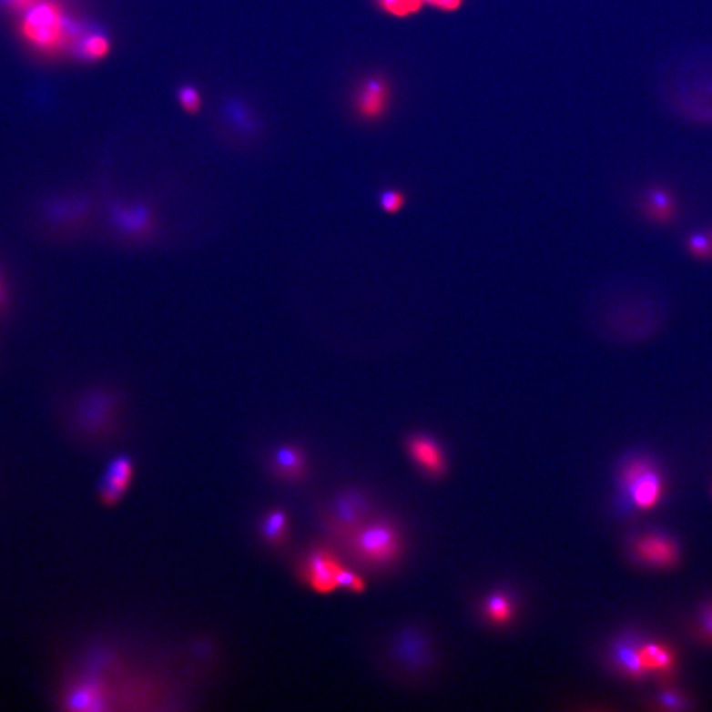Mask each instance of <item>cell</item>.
<instances>
[{"instance_id":"cell-1","label":"cell","mask_w":712,"mask_h":712,"mask_svg":"<svg viewBox=\"0 0 712 712\" xmlns=\"http://www.w3.org/2000/svg\"><path fill=\"white\" fill-rule=\"evenodd\" d=\"M128 396L113 382H99L76 397L75 421L90 435H110L117 431L127 408Z\"/></svg>"},{"instance_id":"cell-2","label":"cell","mask_w":712,"mask_h":712,"mask_svg":"<svg viewBox=\"0 0 712 712\" xmlns=\"http://www.w3.org/2000/svg\"><path fill=\"white\" fill-rule=\"evenodd\" d=\"M356 561L372 569L392 565L402 552L399 528L385 519H369L341 535Z\"/></svg>"},{"instance_id":"cell-3","label":"cell","mask_w":712,"mask_h":712,"mask_svg":"<svg viewBox=\"0 0 712 712\" xmlns=\"http://www.w3.org/2000/svg\"><path fill=\"white\" fill-rule=\"evenodd\" d=\"M105 219L110 237L122 246H148L160 235V218L155 208L144 201L111 202Z\"/></svg>"},{"instance_id":"cell-4","label":"cell","mask_w":712,"mask_h":712,"mask_svg":"<svg viewBox=\"0 0 712 712\" xmlns=\"http://www.w3.org/2000/svg\"><path fill=\"white\" fill-rule=\"evenodd\" d=\"M23 37L41 51H57L69 41V22L58 3L38 2L26 11L22 25Z\"/></svg>"},{"instance_id":"cell-5","label":"cell","mask_w":712,"mask_h":712,"mask_svg":"<svg viewBox=\"0 0 712 712\" xmlns=\"http://www.w3.org/2000/svg\"><path fill=\"white\" fill-rule=\"evenodd\" d=\"M390 649L393 661L412 673L425 672L434 660L431 640L414 626H408L396 634Z\"/></svg>"},{"instance_id":"cell-6","label":"cell","mask_w":712,"mask_h":712,"mask_svg":"<svg viewBox=\"0 0 712 712\" xmlns=\"http://www.w3.org/2000/svg\"><path fill=\"white\" fill-rule=\"evenodd\" d=\"M623 484L631 502L641 511L655 508L664 493L660 473L646 461H634L626 464L623 473Z\"/></svg>"},{"instance_id":"cell-7","label":"cell","mask_w":712,"mask_h":712,"mask_svg":"<svg viewBox=\"0 0 712 712\" xmlns=\"http://www.w3.org/2000/svg\"><path fill=\"white\" fill-rule=\"evenodd\" d=\"M342 566L340 558L326 546H314L300 564V576L316 593L337 590V573Z\"/></svg>"},{"instance_id":"cell-8","label":"cell","mask_w":712,"mask_h":712,"mask_svg":"<svg viewBox=\"0 0 712 712\" xmlns=\"http://www.w3.org/2000/svg\"><path fill=\"white\" fill-rule=\"evenodd\" d=\"M407 453L416 466L432 478H440L446 473L445 453L432 435L416 432L408 437Z\"/></svg>"},{"instance_id":"cell-9","label":"cell","mask_w":712,"mask_h":712,"mask_svg":"<svg viewBox=\"0 0 712 712\" xmlns=\"http://www.w3.org/2000/svg\"><path fill=\"white\" fill-rule=\"evenodd\" d=\"M369 519V503L359 491H344L332 504L331 524L335 534H347Z\"/></svg>"},{"instance_id":"cell-10","label":"cell","mask_w":712,"mask_h":712,"mask_svg":"<svg viewBox=\"0 0 712 712\" xmlns=\"http://www.w3.org/2000/svg\"><path fill=\"white\" fill-rule=\"evenodd\" d=\"M134 478V463L127 455H117L108 464L101 484L99 496L103 504L113 507L127 493Z\"/></svg>"},{"instance_id":"cell-11","label":"cell","mask_w":712,"mask_h":712,"mask_svg":"<svg viewBox=\"0 0 712 712\" xmlns=\"http://www.w3.org/2000/svg\"><path fill=\"white\" fill-rule=\"evenodd\" d=\"M270 469L282 482L301 481L308 471L304 450L296 443H284L276 447L270 454Z\"/></svg>"},{"instance_id":"cell-12","label":"cell","mask_w":712,"mask_h":712,"mask_svg":"<svg viewBox=\"0 0 712 712\" xmlns=\"http://www.w3.org/2000/svg\"><path fill=\"white\" fill-rule=\"evenodd\" d=\"M635 553L641 561L655 567H670L678 560L675 543L658 534L644 535L637 540Z\"/></svg>"},{"instance_id":"cell-13","label":"cell","mask_w":712,"mask_h":712,"mask_svg":"<svg viewBox=\"0 0 712 712\" xmlns=\"http://www.w3.org/2000/svg\"><path fill=\"white\" fill-rule=\"evenodd\" d=\"M643 213L652 222L667 225L676 216V205L672 193L664 188H652L643 199Z\"/></svg>"},{"instance_id":"cell-14","label":"cell","mask_w":712,"mask_h":712,"mask_svg":"<svg viewBox=\"0 0 712 712\" xmlns=\"http://www.w3.org/2000/svg\"><path fill=\"white\" fill-rule=\"evenodd\" d=\"M260 535L268 545L280 547L290 537V516L282 508H275L264 514L260 523Z\"/></svg>"},{"instance_id":"cell-15","label":"cell","mask_w":712,"mask_h":712,"mask_svg":"<svg viewBox=\"0 0 712 712\" xmlns=\"http://www.w3.org/2000/svg\"><path fill=\"white\" fill-rule=\"evenodd\" d=\"M387 101L388 90L384 82L371 79L359 93L358 108L364 117H376L384 111Z\"/></svg>"},{"instance_id":"cell-16","label":"cell","mask_w":712,"mask_h":712,"mask_svg":"<svg viewBox=\"0 0 712 712\" xmlns=\"http://www.w3.org/2000/svg\"><path fill=\"white\" fill-rule=\"evenodd\" d=\"M638 652L646 672H669L675 667V652L665 644L648 643L640 646Z\"/></svg>"},{"instance_id":"cell-17","label":"cell","mask_w":712,"mask_h":712,"mask_svg":"<svg viewBox=\"0 0 712 712\" xmlns=\"http://www.w3.org/2000/svg\"><path fill=\"white\" fill-rule=\"evenodd\" d=\"M611 658L616 665L617 670H620L624 675L635 679H640L646 676V670L641 662L640 652L631 644L626 643V641L617 643L612 648Z\"/></svg>"},{"instance_id":"cell-18","label":"cell","mask_w":712,"mask_h":712,"mask_svg":"<svg viewBox=\"0 0 712 712\" xmlns=\"http://www.w3.org/2000/svg\"><path fill=\"white\" fill-rule=\"evenodd\" d=\"M483 615L493 626H505L514 616V600L504 591L493 593L484 600Z\"/></svg>"},{"instance_id":"cell-19","label":"cell","mask_w":712,"mask_h":712,"mask_svg":"<svg viewBox=\"0 0 712 712\" xmlns=\"http://www.w3.org/2000/svg\"><path fill=\"white\" fill-rule=\"evenodd\" d=\"M687 249L697 260H712V242L708 234L696 232L688 235Z\"/></svg>"},{"instance_id":"cell-20","label":"cell","mask_w":712,"mask_h":712,"mask_svg":"<svg viewBox=\"0 0 712 712\" xmlns=\"http://www.w3.org/2000/svg\"><path fill=\"white\" fill-rule=\"evenodd\" d=\"M379 5L393 16L404 17L419 13L422 0H379Z\"/></svg>"},{"instance_id":"cell-21","label":"cell","mask_w":712,"mask_h":712,"mask_svg":"<svg viewBox=\"0 0 712 712\" xmlns=\"http://www.w3.org/2000/svg\"><path fill=\"white\" fill-rule=\"evenodd\" d=\"M110 52V41L103 35H91L82 44V53L90 60H101Z\"/></svg>"},{"instance_id":"cell-22","label":"cell","mask_w":712,"mask_h":712,"mask_svg":"<svg viewBox=\"0 0 712 712\" xmlns=\"http://www.w3.org/2000/svg\"><path fill=\"white\" fill-rule=\"evenodd\" d=\"M366 581L358 574L351 572L347 567H340L337 573V587L351 591V593H363L366 590Z\"/></svg>"},{"instance_id":"cell-23","label":"cell","mask_w":712,"mask_h":712,"mask_svg":"<svg viewBox=\"0 0 712 712\" xmlns=\"http://www.w3.org/2000/svg\"><path fill=\"white\" fill-rule=\"evenodd\" d=\"M178 99L185 111L191 114L198 113L199 107H201V97H199L198 91L193 87H184L179 91Z\"/></svg>"},{"instance_id":"cell-24","label":"cell","mask_w":712,"mask_h":712,"mask_svg":"<svg viewBox=\"0 0 712 712\" xmlns=\"http://www.w3.org/2000/svg\"><path fill=\"white\" fill-rule=\"evenodd\" d=\"M11 302H13V297H11L10 282L7 280L5 270L0 267V320L5 319V314L10 311Z\"/></svg>"},{"instance_id":"cell-25","label":"cell","mask_w":712,"mask_h":712,"mask_svg":"<svg viewBox=\"0 0 712 712\" xmlns=\"http://www.w3.org/2000/svg\"><path fill=\"white\" fill-rule=\"evenodd\" d=\"M405 198L400 191L388 190L381 196V206L387 213H396L404 206Z\"/></svg>"},{"instance_id":"cell-26","label":"cell","mask_w":712,"mask_h":712,"mask_svg":"<svg viewBox=\"0 0 712 712\" xmlns=\"http://www.w3.org/2000/svg\"><path fill=\"white\" fill-rule=\"evenodd\" d=\"M661 703L665 705V707L676 710V708H681L682 699L676 694L666 691V693L661 694Z\"/></svg>"},{"instance_id":"cell-27","label":"cell","mask_w":712,"mask_h":712,"mask_svg":"<svg viewBox=\"0 0 712 712\" xmlns=\"http://www.w3.org/2000/svg\"><path fill=\"white\" fill-rule=\"evenodd\" d=\"M5 2L8 7L14 8V10L28 11L41 0H5Z\"/></svg>"},{"instance_id":"cell-28","label":"cell","mask_w":712,"mask_h":712,"mask_svg":"<svg viewBox=\"0 0 712 712\" xmlns=\"http://www.w3.org/2000/svg\"><path fill=\"white\" fill-rule=\"evenodd\" d=\"M462 2L463 0H434L432 5L443 11H454L461 7Z\"/></svg>"},{"instance_id":"cell-29","label":"cell","mask_w":712,"mask_h":712,"mask_svg":"<svg viewBox=\"0 0 712 712\" xmlns=\"http://www.w3.org/2000/svg\"><path fill=\"white\" fill-rule=\"evenodd\" d=\"M702 632L706 638L712 641V610L706 611L703 614Z\"/></svg>"},{"instance_id":"cell-30","label":"cell","mask_w":712,"mask_h":712,"mask_svg":"<svg viewBox=\"0 0 712 712\" xmlns=\"http://www.w3.org/2000/svg\"><path fill=\"white\" fill-rule=\"evenodd\" d=\"M422 2L429 3V5H432V2H434V0H422Z\"/></svg>"},{"instance_id":"cell-31","label":"cell","mask_w":712,"mask_h":712,"mask_svg":"<svg viewBox=\"0 0 712 712\" xmlns=\"http://www.w3.org/2000/svg\"><path fill=\"white\" fill-rule=\"evenodd\" d=\"M708 237H710L711 242H712V229L710 232H708Z\"/></svg>"}]
</instances>
